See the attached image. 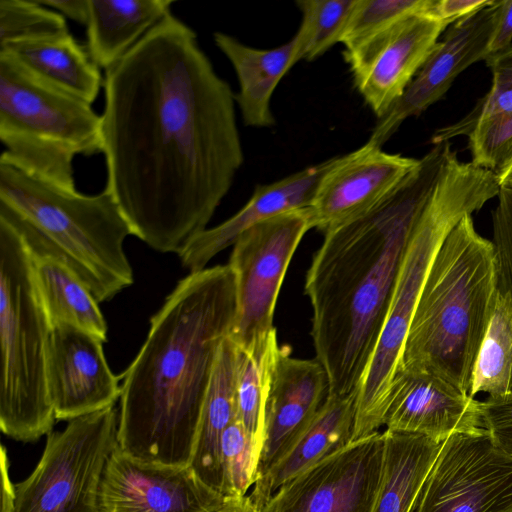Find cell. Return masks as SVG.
Segmentation results:
<instances>
[{"label": "cell", "mask_w": 512, "mask_h": 512, "mask_svg": "<svg viewBox=\"0 0 512 512\" xmlns=\"http://www.w3.org/2000/svg\"><path fill=\"white\" fill-rule=\"evenodd\" d=\"M512 177V162L510 165L504 170V172L498 177L499 183L507 178Z\"/></svg>", "instance_id": "ee69618b"}, {"label": "cell", "mask_w": 512, "mask_h": 512, "mask_svg": "<svg viewBox=\"0 0 512 512\" xmlns=\"http://www.w3.org/2000/svg\"><path fill=\"white\" fill-rule=\"evenodd\" d=\"M496 512H512V503Z\"/></svg>", "instance_id": "f6af8a7d"}, {"label": "cell", "mask_w": 512, "mask_h": 512, "mask_svg": "<svg viewBox=\"0 0 512 512\" xmlns=\"http://www.w3.org/2000/svg\"><path fill=\"white\" fill-rule=\"evenodd\" d=\"M512 46V0L498 1L494 31L490 41V56Z\"/></svg>", "instance_id": "f35d334b"}, {"label": "cell", "mask_w": 512, "mask_h": 512, "mask_svg": "<svg viewBox=\"0 0 512 512\" xmlns=\"http://www.w3.org/2000/svg\"><path fill=\"white\" fill-rule=\"evenodd\" d=\"M103 343L74 326H52L47 384L56 420L70 421L101 411L120 399L122 376L110 370Z\"/></svg>", "instance_id": "e0dca14e"}, {"label": "cell", "mask_w": 512, "mask_h": 512, "mask_svg": "<svg viewBox=\"0 0 512 512\" xmlns=\"http://www.w3.org/2000/svg\"><path fill=\"white\" fill-rule=\"evenodd\" d=\"M493 2L494 0H431L427 14L449 26Z\"/></svg>", "instance_id": "74e56055"}, {"label": "cell", "mask_w": 512, "mask_h": 512, "mask_svg": "<svg viewBox=\"0 0 512 512\" xmlns=\"http://www.w3.org/2000/svg\"><path fill=\"white\" fill-rule=\"evenodd\" d=\"M226 500L190 465L142 462L117 446L101 480L98 512H222Z\"/></svg>", "instance_id": "5bb4252c"}, {"label": "cell", "mask_w": 512, "mask_h": 512, "mask_svg": "<svg viewBox=\"0 0 512 512\" xmlns=\"http://www.w3.org/2000/svg\"><path fill=\"white\" fill-rule=\"evenodd\" d=\"M498 1L452 23L403 95L379 119L368 141L382 147L409 117L439 101L459 74L490 56Z\"/></svg>", "instance_id": "9a60e30c"}, {"label": "cell", "mask_w": 512, "mask_h": 512, "mask_svg": "<svg viewBox=\"0 0 512 512\" xmlns=\"http://www.w3.org/2000/svg\"><path fill=\"white\" fill-rule=\"evenodd\" d=\"M497 295L493 244L476 231L468 214L434 257L399 365L437 374L469 393Z\"/></svg>", "instance_id": "277c9868"}, {"label": "cell", "mask_w": 512, "mask_h": 512, "mask_svg": "<svg viewBox=\"0 0 512 512\" xmlns=\"http://www.w3.org/2000/svg\"><path fill=\"white\" fill-rule=\"evenodd\" d=\"M328 393L327 373L316 358H295L289 346L279 347L266 400L265 435L257 476L315 417Z\"/></svg>", "instance_id": "d6986e66"}, {"label": "cell", "mask_w": 512, "mask_h": 512, "mask_svg": "<svg viewBox=\"0 0 512 512\" xmlns=\"http://www.w3.org/2000/svg\"><path fill=\"white\" fill-rule=\"evenodd\" d=\"M498 203L492 212L498 291L512 301V177L500 182Z\"/></svg>", "instance_id": "e575fe53"}, {"label": "cell", "mask_w": 512, "mask_h": 512, "mask_svg": "<svg viewBox=\"0 0 512 512\" xmlns=\"http://www.w3.org/2000/svg\"><path fill=\"white\" fill-rule=\"evenodd\" d=\"M385 436L351 441L280 486L258 512H373Z\"/></svg>", "instance_id": "7c38bea8"}, {"label": "cell", "mask_w": 512, "mask_h": 512, "mask_svg": "<svg viewBox=\"0 0 512 512\" xmlns=\"http://www.w3.org/2000/svg\"><path fill=\"white\" fill-rule=\"evenodd\" d=\"M68 31L64 16L36 0H0V48Z\"/></svg>", "instance_id": "4dcf8cb0"}, {"label": "cell", "mask_w": 512, "mask_h": 512, "mask_svg": "<svg viewBox=\"0 0 512 512\" xmlns=\"http://www.w3.org/2000/svg\"><path fill=\"white\" fill-rule=\"evenodd\" d=\"M173 0H89L87 50L107 70L171 13Z\"/></svg>", "instance_id": "cb8c5ba5"}, {"label": "cell", "mask_w": 512, "mask_h": 512, "mask_svg": "<svg viewBox=\"0 0 512 512\" xmlns=\"http://www.w3.org/2000/svg\"><path fill=\"white\" fill-rule=\"evenodd\" d=\"M103 86L105 190L132 235L179 255L243 165L235 94L172 13L105 70Z\"/></svg>", "instance_id": "6da1fadb"}, {"label": "cell", "mask_w": 512, "mask_h": 512, "mask_svg": "<svg viewBox=\"0 0 512 512\" xmlns=\"http://www.w3.org/2000/svg\"><path fill=\"white\" fill-rule=\"evenodd\" d=\"M475 166L498 177L512 162V112L480 120L468 136Z\"/></svg>", "instance_id": "836d02e7"}, {"label": "cell", "mask_w": 512, "mask_h": 512, "mask_svg": "<svg viewBox=\"0 0 512 512\" xmlns=\"http://www.w3.org/2000/svg\"><path fill=\"white\" fill-rule=\"evenodd\" d=\"M213 39L238 78L235 102L244 124L256 128L275 126L271 98L281 79L294 66L293 40L272 49H257L223 32H215Z\"/></svg>", "instance_id": "7402d4cb"}, {"label": "cell", "mask_w": 512, "mask_h": 512, "mask_svg": "<svg viewBox=\"0 0 512 512\" xmlns=\"http://www.w3.org/2000/svg\"><path fill=\"white\" fill-rule=\"evenodd\" d=\"M333 158L306 167L269 184L257 185L249 201L232 217L207 228L179 254L190 273L206 268L218 253L232 246L251 226L280 213L310 207L319 182Z\"/></svg>", "instance_id": "ffe728a7"}, {"label": "cell", "mask_w": 512, "mask_h": 512, "mask_svg": "<svg viewBox=\"0 0 512 512\" xmlns=\"http://www.w3.org/2000/svg\"><path fill=\"white\" fill-rule=\"evenodd\" d=\"M222 512H254L248 496L227 498Z\"/></svg>", "instance_id": "7bdbcfd3"}, {"label": "cell", "mask_w": 512, "mask_h": 512, "mask_svg": "<svg viewBox=\"0 0 512 512\" xmlns=\"http://www.w3.org/2000/svg\"><path fill=\"white\" fill-rule=\"evenodd\" d=\"M92 104L36 78L0 52V162L76 190L73 161L102 151V119Z\"/></svg>", "instance_id": "ba28073f"}, {"label": "cell", "mask_w": 512, "mask_h": 512, "mask_svg": "<svg viewBox=\"0 0 512 512\" xmlns=\"http://www.w3.org/2000/svg\"><path fill=\"white\" fill-rule=\"evenodd\" d=\"M236 308V276L228 264L178 282L121 375L122 452L146 463L190 465L204 399Z\"/></svg>", "instance_id": "3957f363"}, {"label": "cell", "mask_w": 512, "mask_h": 512, "mask_svg": "<svg viewBox=\"0 0 512 512\" xmlns=\"http://www.w3.org/2000/svg\"><path fill=\"white\" fill-rule=\"evenodd\" d=\"M512 503V460L479 428L446 438L413 512H496Z\"/></svg>", "instance_id": "8fae6325"}, {"label": "cell", "mask_w": 512, "mask_h": 512, "mask_svg": "<svg viewBox=\"0 0 512 512\" xmlns=\"http://www.w3.org/2000/svg\"><path fill=\"white\" fill-rule=\"evenodd\" d=\"M238 347L228 336L220 346L202 406L190 466L200 479L221 493V438L236 419Z\"/></svg>", "instance_id": "d4e9b609"}, {"label": "cell", "mask_w": 512, "mask_h": 512, "mask_svg": "<svg viewBox=\"0 0 512 512\" xmlns=\"http://www.w3.org/2000/svg\"><path fill=\"white\" fill-rule=\"evenodd\" d=\"M0 217L17 229L33 257L64 263L98 303L134 281L124 251L131 228L105 189L96 195L62 189L0 162Z\"/></svg>", "instance_id": "5b68a950"}, {"label": "cell", "mask_w": 512, "mask_h": 512, "mask_svg": "<svg viewBox=\"0 0 512 512\" xmlns=\"http://www.w3.org/2000/svg\"><path fill=\"white\" fill-rule=\"evenodd\" d=\"M512 389V301L498 291L494 310L480 346L469 395L485 392L489 396Z\"/></svg>", "instance_id": "f1b7e54d"}, {"label": "cell", "mask_w": 512, "mask_h": 512, "mask_svg": "<svg viewBox=\"0 0 512 512\" xmlns=\"http://www.w3.org/2000/svg\"><path fill=\"white\" fill-rule=\"evenodd\" d=\"M480 415L493 445L512 460V389L480 402Z\"/></svg>", "instance_id": "8d00e7d4"}, {"label": "cell", "mask_w": 512, "mask_h": 512, "mask_svg": "<svg viewBox=\"0 0 512 512\" xmlns=\"http://www.w3.org/2000/svg\"><path fill=\"white\" fill-rule=\"evenodd\" d=\"M41 5L53 8L79 24L86 26L89 16V0H36Z\"/></svg>", "instance_id": "60d3db41"}, {"label": "cell", "mask_w": 512, "mask_h": 512, "mask_svg": "<svg viewBox=\"0 0 512 512\" xmlns=\"http://www.w3.org/2000/svg\"><path fill=\"white\" fill-rule=\"evenodd\" d=\"M430 2L431 0H356L341 43L345 48L353 47L408 16L427 14Z\"/></svg>", "instance_id": "d6a6232c"}, {"label": "cell", "mask_w": 512, "mask_h": 512, "mask_svg": "<svg viewBox=\"0 0 512 512\" xmlns=\"http://www.w3.org/2000/svg\"><path fill=\"white\" fill-rule=\"evenodd\" d=\"M356 400L357 392L327 396L315 417L257 476L247 495L254 512H258L280 486L352 441Z\"/></svg>", "instance_id": "44dd1931"}, {"label": "cell", "mask_w": 512, "mask_h": 512, "mask_svg": "<svg viewBox=\"0 0 512 512\" xmlns=\"http://www.w3.org/2000/svg\"><path fill=\"white\" fill-rule=\"evenodd\" d=\"M310 229L309 207L294 209L251 226L233 244L228 265L236 276L237 308L229 337L239 348H250L275 329L282 282Z\"/></svg>", "instance_id": "30bf717a"}, {"label": "cell", "mask_w": 512, "mask_h": 512, "mask_svg": "<svg viewBox=\"0 0 512 512\" xmlns=\"http://www.w3.org/2000/svg\"><path fill=\"white\" fill-rule=\"evenodd\" d=\"M419 161L388 153L370 141L334 157L309 207L312 228L325 234L364 214L393 191Z\"/></svg>", "instance_id": "2e32d148"}, {"label": "cell", "mask_w": 512, "mask_h": 512, "mask_svg": "<svg viewBox=\"0 0 512 512\" xmlns=\"http://www.w3.org/2000/svg\"><path fill=\"white\" fill-rule=\"evenodd\" d=\"M512 112V87L505 89H490L476 103L475 107L457 122L437 129L431 136L432 144L449 142L458 136H469L476 124L491 116Z\"/></svg>", "instance_id": "d590c367"}, {"label": "cell", "mask_w": 512, "mask_h": 512, "mask_svg": "<svg viewBox=\"0 0 512 512\" xmlns=\"http://www.w3.org/2000/svg\"><path fill=\"white\" fill-rule=\"evenodd\" d=\"M32 258L35 281L51 325H71L105 342L107 324L86 285L57 259Z\"/></svg>", "instance_id": "4316f807"}, {"label": "cell", "mask_w": 512, "mask_h": 512, "mask_svg": "<svg viewBox=\"0 0 512 512\" xmlns=\"http://www.w3.org/2000/svg\"><path fill=\"white\" fill-rule=\"evenodd\" d=\"M279 347L276 328L250 348L238 347L236 419L260 455L265 435L266 400Z\"/></svg>", "instance_id": "83f0119b"}, {"label": "cell", "mask_w": 512, "mask_h": 512, "mask_svg": "<svg viewBox=\"0 0 512 512\" xmlns=\"http://www.w3.org/2000/svg\"><path fill=\"white\" fill-rule=\"evenodd\" d=\"M1 469H2V506L1 512H13L15 500V484H13L9 477V460L6 455V448L2 447L1 456Z\"/></svg>", "instance_id": "b9f144b4"}, {"label": "cell", "mask_w": 512, "mask_h": 512, "mask_svg": "<svg viewBox=\"0 0 512 512\" xmlns=\"http://www.w3.org/2000/svg\"><path fill=\"white\" fill-rule=\"evenodd\" d=\"M447 27L418 13L344 49L354 86L377 119L403 95Z\"/></svg>", "instance_id": "4fadbf2b"}, {"label": "cell", "mask_w": 512, "mask_h": 512, "mask_svg": "<svg viewBox=\"0 0 512 512\" xmlns=\"http://www.w3.org/2000/svg\"><path fill=\"white\" fill-rule=\"evenodd\" d=\"M452 152L450 142L435 144L378 204L324 234L306 275L305 294L328 395L358 391L406 250Z\"/></svg>", "instance_id": "7a4b0ae2"}, {"label": "cell", "mask_w": 512, "mask_h": 512, "mask_svg": "<svg viewBox=\"0 0 512 512\" xmlns=\"http://www.w3.org/2000/svg\"><path fill=\"white\" fill-rule=\"evenodd\" d=\"M485 62L492 73V89L512 87V46L489 56Z\"/></svg>", "instance_id": "ab89813d"}, {"label": "cell", "mask_w": 512, "mask_h": 512, "mask_svg": "<svg viewBox=\"0 0 512 512\" xmlns=\"http://www.w3.org/2000/svg\"><path fill=\"white\" fill-rule=\"evenodd\" d=\"M356 0H297L302 14L295 36L293 63L313 61L341 43Z\"/></svg>", "instance_id": "f546056e"}, {"label": "cell", "mask_w": 512, "mask_h": 512, "mask_svg": "<svg viewBox=\"0 0 512 512\" xmlns=\"http://www.w3.org/2000/svg\"><path fill=\"white\" fill-rule=\"evenodd\" d=\"M497 175L449 156L403 258L377 345L357 391L352 441L380 431L390 384L434 257L453 227L499 193Z\"/></svg>", "instance_id": "8992f818"}, {"label": "cell", "mask_w": 512, "mask_h": 512, "mask_svg": "<svg viewBox=\"0 0 512 512\" xmlns=\"http://www.w3.org/2000/svg\"><path fill=\"white\" fill-rule=\"evenodd\" d=\"M381 481L373 512H413L442 442L384 430Z\"/></svg>", "instance_id": "484cf974"}, {"label": "cell", "mask_w": 512, "mask_h": 512, "mask_svg": "<svg viewBox=\"0 0 512 512\" xmlns=\"http://www.w3.org/2000/svg\"><path fill=\"white\" fill-rule=\"evenodd\" d=\"M384 426L443 442L454 433L482 428L480 401L437 374L398 365Z\"/></svg>", "instance_id": "ac0fdd59"}, {"label": "cell", "mask_w": 512, "mask_h": 512, "mask_svg": "<svg viewBox=\"0 0 512 512\" xmlns=\"http://www.w3.org/2000/svg\"><path fill=\"white\" fill-rule=\"evenodd\" d=\"M114 406L69 421L47 435L42 456L15 484L13 512H98L107 462L117 447Z\"/></svg>", "instance_id": "9c48e42d"}, {"label": "cell", "mask_w": 512, "mask_h": 512, "mask_svg": "<svg viewBox=\"0 0 512 512\" xmlns=\"http://www.w3.org/2000/svg\"><path fill=\"white\" fill-rule=\"evenodd\" d=\"M41 81L92 104L103 86L100 68L68 32L0 48Z\"/></svg>", "instance_id": "603a6c76"}, {"label": "cell", "mask_w": 512, "mask_h": 512, "mask_svg": "<svg viewBox=\"0 0 512 512\" xmlns=\"http://www.w3.org/2000/svg\"><path fill=\"white\" fill-rule=\"evenodd\" d=\"M220 453L221 493L226 498L246 496L257 478L260 453L237 419L223 432Z\"/></svg>", "instance_id": "1f68e13d"}, {"label": "cell", "mask_w": 512, "mask_h": 512, "mask_svg": "<svg viewBox=\"0 0 512 512\" xmlns=\"http://www.w3.org/2000/svg\"><path fill=\"white\" fill-rule=\"evenodd\" d=\"M51 330L32 255L0 217V427L14 440L48 435L56 420L47 384Z\"/></svg>", "instance_id": "52a82bcc"}]
</instances>
